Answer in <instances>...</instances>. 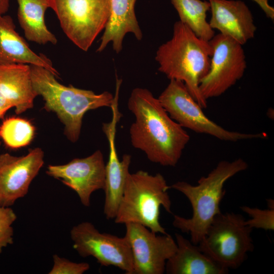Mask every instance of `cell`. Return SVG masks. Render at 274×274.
<instances>
[{"mask_svg": "<svg viewBox=\"0 0 274 274\" xmlns=\"http://www.w3.org/2000/svg\"><path fill=\"white\" fill-rule=\"evenodd\" d=\"M33 87L41 95L44 108L57 115L64 125V134L72 142H76L80 135L82 119L88 111L107 107L111 108L114 96L108 91L96 94L72 85L64 86L57 77L45 67L30 64Z\"/></svg>", "mask_w": 274, "mask_h": 274, "instance_id": "277c9868", "label": "cell"}, {"mask_svg": "<svg viewBox=\"0 0 274 274\" xmlns=\"http://www.w3.org/2000/svg\"><path fill=\"white\" fill-rule=\"evenodd\" d=\"M12 108V105L0 90V119L7 111Z\"/></svg>", "mask_w": 274, "mask_h": 274, "instance_id": "484cf974", "label": "cell"}, {"mask_svg": "<svg viewBox=\"0 0 274 274\" xmlns=\"http://www.w3.org/2000/svg\"><path fill=\"white\" fill-rule=\"evenodd\" d=\"M17 18L26 39L40 45H55L57 40L47 28L45 14L50 8L49 0H16Z\"/></svg>", "mask_w": 274, "mask_h": 274, "instance_id": "ffe728a7", "label": "cell"}, {"mask_svg": "<svg viewBox=\"0 0 274 274\" xmlns=\"http://www.w3.org/2000/svg\"><path fill=\"white\" fill-rule=\"evenodd\" d=\"M0 90L20 114L33 108L37 95L33 87L30 65L27 64L0 65Z\"/></svg>", "mask_w": 274, "mask_h": 274, "instance_id": "d6986e66", "label": "cell"}, {"mask_svg": "<svg viewBox=\"0 0 274 274\" xmlns=\"http://www.w3.org/2000/svg\"><path fill=\"white\" fill-rule=\"evenodd\" d=\"M248 167L247 162L241 158L232 161L223 160L207 176L201 177L196 185L178 181L170 186V188L187 198L193 211L190 218L174 215L173 226L183 233L190 234V241L197 245L204 237L214 218L221 213L220 204L225 195L224 184Z\"/></svg>", "mask_w": 274, "mask_h": 274, "instance_id": "7a4b0ae2", "label": "cell"}, {"mask_svg": "<svg viewBox=\"0 0 274 274\" xmlns=\"http://www.w3.org/2000/svg\"><path fill=\"white\" fill-rule=\"evenodd\" d=\"M170 189L160 173L140 170L128 175L114 221L117 224H140L156 233L166 234L159 222L160 208L172 213Z\"/></svg>", "mask_w": 274, "mask_h": 274, "instance_id": "5b68a950", "label": "cell"}, {"mask_svg": "<svg viewBox=\"0 0 274 274\" xmlns=\"http://www.w3.org/2000/svg\"><path fill=\"white\" fill-rule=\"evenodd\" d=\"M212 54L210 42L178 21L174 25L172 38L158 47L155 60L160 72L169 80L183 82L195 100L206 109L207 101L199 92V84L209 70Z\"/></svg>", "mask_w": 274, "mask_h": 274, "instance_id": "3957f363", "label": "cell"}, {"mask_svg": "<svg viewBox=\"0 0 274 274\" xmlns=\"http://www.w3.org/2000/svg\"><path fill=\"white\" fill-rule=\"evenodd\" d=\"M17 216L10 207L0 206V253L3 249L13 243V223Z\"/></svg>", "mask_w": 274, "mask_h": 274, "instance_id": "cb8c5ba5", "label": "cell"}, {"mask_svg": "<svg viewBox=\"0 0 274 274\" xmlns=\"http://www.w3.org/2000/svg\"><path fill=\"white\" fill-rule=\"evenodd\" d=\"M46 174L74 190L81 203L89 207L91 194L104 189L106 164L101 151L97 150L89 156L75 158L65 164L49 165Z\"/></svg>", "mask_w": 274, "mask_h": 274, "instance_id": "7c38bea8", "label": "cell"}, {"mask_svg": "<svg viewBox=\"0 0 274 274\" xmlns=\"http://www.w3.org/2000/svg\"><path fill=\"white\" fill-rule=\"evenodd\" d=\"M53 265L49 274H82L90 268L89 263H76L54 254Z\"/></svg>", "mask_w": 274, "mask_h": 274, "instance_id": "d4e9b609", "label": "cell"}, {"mask_svg": "<svg viewBox=\"0 0 274 274\" xmlns=\"http://www.w3.org/2000/svg\"><path fill=\"white\" fill-rule=\"evenodd\" d=\"M136 0H110L109 16L96 52H102L112 43L113 50L119 53L122 49L123 40L127 33H133L140 41L143 33L134 11Z\"/></svg>", "mask_w": 274, "mask_h": 274, "instance_id": "e0dca14e", "label": "cell"}, {"mask_svg": "<svg viewBox=\"0 0 274 274\" xmlns=\"http://www.w3.org/2000/svg\"><path fill=\"white\" fill-rule=\"evenodd\" d=\"M1 141H0V146H1Z\"/></svg>", "mask_w": 274, "mask_h": 274, "instance_id": "f1b7e54d", "label": "cell"}, {"mask_svg": "<svg viewBox=\"0 0 274 274\" xmlns=\"http://www.w3.org/2000/svg\"><path fill=\"white\" fill-rule=\"evenodd\" d=\"M15 63L41 66L57 78L59 75L49 58L44 54L36 53L29 48L17 32L12 17L0 14V65Z\"/></svg>", "mask_w": 274, "mask_h": 274, "instance_id": "2e32d148", "label": "cell"}, {"mask_svg": "<svg viewBox=\"0 0 274 274\" xmlns=\"http://www.w3.org/2000/svg\"><path fill=\"white\" fill-rule=\"evenodd\" d=\"M9 8V0H0V14H6Z\"/></svg>", "mask_w": 274, "mask_h": 274, "instance_id": "4316f807", "label": "cell"}, {"mask_svg": "<svg viewBox=\"0 0 274 274\" xmlns=\"http://www.w3.org/2000/svg\"><path fill=\"white\" fill-rule=\"evenodd\" d=\"M211 28L243 45L254 37L256 26L253 15L240 0H209Z\"/></svg>", "mask_w": 274, "mask_h": 274, "instance_id": "9a60e30c", "label": "cell"}, {"mask_svg": "<svg viewBox=\"0 0 274 274\" xmlns=\"http://www.w3.org/2000/svg\"><path fill=\"white\" fill-rule=\"evenodd\" d=\"M256 2L260 7H263L265 4L266 0H253Z\"/></svg>", "mask_w": 274, "mask_h": 274, "instance_id": "83f0119b", "label": "cell"}, {"mask_svg": "<svg viewBox=\"0 0 274 274\" xmlns=\"http://www.w3.org/2000/svg\"><path fill=\"white\" fill-rule=\"evenodd\" d=\"M241 214H218L203 239L197 245L203 253L229 269H236L245 261L247 253L254 249L251 233L253 230L245 224Z\"/></svg>", "mask_w": 274, "mask_h": 274, "instance_id": "8992f818", "label": "cell"}, {"mask_svg": "<svg viewBox=\"0 0 274 274\" xmlns=\"http://www.w3.org/2000/svg\"><path fill=\"white\" fill-rule=\"evenodd\" d=\"M111 108L112 120L102 125V130L106 135L109 146L103 189L105 195L104 214L108 220L114 219L116 216L129 173L131 159L130 155L127 154L123 155L121 160L119 159L115 139L117 124L121 117V114L119 111L117 104H113Z\"/></svg>", "mask_w": 274, "mask_h": 274, "instance_id": "5bb4252c", "label": "cell"}, {"mask_svg": "<svg viewBox=\"0 0 274 274\" xmlns=\"http://www.w3.org/2000/svg\"><path fill=\"white\" fill-rule=\"evenodd\" d=\"M70 236L80 256H92L102 266H114L126 274L133 273L131 250L125 236L101 233L89 222L73 227Z\"/></svg>", "mask_w": 274, "mask_h": 274, "instance_id": "30bf717a", "label": "cell"}, {"mask_svg": "<svg viewBox=\"0 0 274 274\" xmlns=\"http://www.w3.org/2000/svg\"><path fill=\"white\" fill-rule=\"evenodd\" d=\"M35 127L28 120L16 117L5 119L0 125V138L12 149L29 145L34 138Z\"/></svg>", "mask_w": 274, "mask_h": 274, "instance_id": "7402d4cb", "label": "cell"}, {"mask_svg": "<svg viewBox=\"0 0 274 274\" xmlns=\"http://www.w3.org/2000/svg\"><path fill=\"white\" fill-rule=\"evenodd\" d=\"M126 238L131 250L132 274H163L167 260L177 246L173 237L154 232L138 223L125 224Z\"/></svg>", "mask_w": 274, "mask_h": 274, "instance_id": "8fae6325", "label": "cell"}, {"mask_svg": "<svg viewBox=\"0 0 274 274\" xmlns=\"http://www.w3.org/2000/svg\"><path fill=\"white\" fill-rule=\"evenodd\" d=\"M44 157L40 148L29 150L24 156L0 155V206L10 207L27 194L44 163Z\"/></svg>", "mask_w": 274, "mask_h": 274, "instance_id": "4fadbf2b", "label": "cell"}, {"mask_svg": "<svg viewBox=\"0 0 274 274\" xmlns=\"http://www.w3.org/2000/svg\"><path fill=\"white\" fill-rule=\"evenodd\" d=\"M177 249L167 260V274H225L227 269L201 251L198 245L179 233L175 234Z\"/></svg>", "mask_w": 274, "mask_h": 274, "instance_id": "ac0fdd59", "label": "cell"}, {"mask_svg": "<svg viewBox=\"0 0 274 274\" xmlns=\"http://www.w3.org/2000/svg\"><path fill=\"white\" fill-rule=\"evenodd\" d=\"M268 209L262 210L244 206L241 209L251 218L245 220V224L251 228L265 230H274V202L272 199L267 200Z\"/></svg>", "mask_w": 274, "mask_h": 274, "instance_id": "603a6c76", "label": "cell"}, {"mask_svg": "<svg viewBox=\"0 0 274 274\" xmlns=\"http://www.w3.org/2000/svg\"><path fill=\"white\" fill-rule=\"evenodd\" d=\"M66 37L87 51L104 29L110 11V0H49Z\"/></svg>", "mask_w": 274, "mask_h": 274, "instance_id": "ba28073f", "label": "cell"}, {"mask_svg": "<svg viewBox=\"0 0 274 274\" xmlns=\"http://www.w3.org/2000/svg\"><path fill=\"white\" fill-rule=\"evenodd\" d=\"M160 104L174 121L183 128L208 134L220 140L236 142L265 139V132L247 133L227 130L210 119L191 96L184 83L170 80L158 98Z\"/></svg>", "mask_w": 274, "mask_h": 274, "instance_id": "52a82bcc", "label": "cell"}, {"mask_svg": "<svg viewBox=\"0 0 274 274\" xmlns=\"http://www.w3.org/2000/svg\"><path fill=\"white\" fill-rule=\"evenodd\" d=\"M127 107L135 117L129 128L132 146L144 152L152 162L175 166L189 142L187 131L146 88L133 89Z\"/></svg>", "mask_w": 274, "mask_h": 274, "instance_id": "6da1fadb", "label": "cell"}, {"mask_svg": "<svg viewBox=\"0 0 274 274\" xmlns=\"http://www.w3.org/2000/svg\"><path fill=\"white\" fill-rule=\"evenodd\" d=\"M180 17V21L198 37L210 41L215 31L207 20L210 10L209 1L201 0H170Z\"/></svg>", "mask_w": 274, "mask_h": 274, "instance_id": "44dd1931", "label": "cell"}, {"mask_svg": "<svg viewBox=\"0 0 274 274\" xmlns=\"http://www.w3.org/2000/svg\"><path fill=\"white\" fill-rule=\"evenodd\" d=\"M209 42L212 48L210 66L199 84V92L207 101L235 84L247 67L243 45L221 33L215 35Z\"/></svg>", "mask_w": 274, "mask_h": 274, "instance_id": "9c48e42d", "label": "cell"}]
</instances>
